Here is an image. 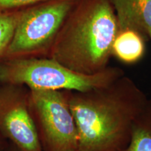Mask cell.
<instances>
[{"instance_id": "obj_3", "label": "cell", "mask_w": 151, "mask_h": 151, "mask_svg": "<svg viewBox=\"0 0 151 151\" xmlns=\"http://www.w3.org/2000/svg\"><path fill=\"white\" fill-rule=\"evenodd\" d=\"M124 74L120 68L109 66L95 74H82L49 58H0V84L29 90L86 92L107 86Z\"/></svg>"}, {"instance_id": "obj_1", "label": "cell", "mask_w": 151, "mask_h": 151, "mask_svg": "<svg viewBox=\"0 0 151 151\" xmlns=\"http://www.w3.org/2000/svg\"><path fill=\"white\" fill-rule=\"evenodd\" d=\"M78 133V151H123L148 98L124 74L86 92L66 90Z\"/></svg>"}, {"instance_id": "obj_5", "label": "cell", "mask_w": 151, "mask_h": 151, "mask_svg": "<svg viewBox=\"0 0 151 151\" xmlns=\"http://www.w3.org/2000/svg\"><path fill=\"white\" fill-rule=\"evenodd\" d=\"M28 107L42 151H78V129L66 90H29Z\"/></svg>"}, {"instance_id": "obj_2", "label": "cell", "mask_w": 151, "mask_h": 151, "mask_svg": "<svg viewBox=\"0 0 151 151\" xmlns=\"http://www.w3.org/2000/svg\"><path fill=\"white\" fill-rule=\"evenodd\" d=\"M118 31L110 0H76L48 58L82 74L101 72L109 67Z\"/></svg>"}, {"instance_id": "obj_4", "label": "cell", "mask_w": 151, "mask_h": 151, "mask_svg": "<svg viewBox=\"0 0 151 151\" xmlns=\"http://www.w3.org/2000/svg\"><path fill=\"white\" fill-rule=\"evenodd\" d=\"M76 0H48L24 8L4 59L48 58Z\"/></svg>"}, {"instance_id": "obj_11", "label": "cell", "mask_w": 151, "mask_h": 151, "mask_svg": "<svg viewBox=\"0 0 151 151\" xmlns=\"http://www.w3.org/2000/svg\"><path fill=\"white\" fill-rule=\"evenodd\" d=\"M48 0H0V12L20 10Z\"/></svg>"}, {"instance_id": "obj_10", "label": "cell", "mask_w": 151, "mask_h": 151, "mask_svg": "<svg viewBox=\"0 0 151 151\" xmlns=\"http://www.w3.org/2000/svg\"><path fill=\"white\" fill-rule=\"evenodd\" d=\"M22 9L0 12V58H2L14 37Z\"/></svg>"}, {"instance_id": "obj_6", "label": "cell", "mask_w": 151, "mask_h": 151, "mask_svg": "<svg viewBox=\"0 0 151 151\" xmlns=\"http://www.w3.org/2000/svg\"><path fill=\"white\" fill-rule=\"evenodd\" d=\"M29 91L0 84V134L22 151H42L28 107Z\"/></svg>"}, {"instance_id": "obj_14", "label": "cell", "mask_w": 151, "mask_h": 151, "mask_svg": "<svg viewBox=\"0 0 151 151\" xmlns=\"http://www.w3.org/2000/svg\"><path fill=\"white\" fill-rule=\"evenodd\" d=\"M150 39H151V32L150 34Z\"/></svg>"}, {"instance_id": "obj_7", "label": "cell", "mask_w": 151, "mask_h": 151, "mask_svg": "<svg viewBox=\"0 0 151 151\" xmlns=\"http://www.w3.org/2000/svg\"><path fill=\"white\" fill-rule=\"evenodd\" d=\"M118 29H131L146 40L151 32V0H110Z\"/></svg>"}, {"instance_id": "obj_13", "label": "cell", "mask_w": 151, "mask_h": 151, "mask_svg": "<svg viewBox=\"0 0 151 151\" xmlns=\"http://www.w3.org/2000/svg\"><path fill=\"white\" fill-rule=\"evenodd\" d=\"M4 151H22L20 148H18L16 146H15L14 144L9 142L8 146H7L6 148L5 149Z\"/></svg>"}, {"instance_id": "obj_9", "label": "cell", "mask_w": 151, "mask_h": 151, "mask_svg": "<svg viewBox=\"0 0 151 151\" xmlns=\"http://www.w3.org/2000/svg\"><path fill=\"white\" fill-rule=\"evenodd\" d=\"M123 151H151V99L136 120L131 139Z\"/></svg>"}, {"instance_id": "obj_8", "label": "cell", "mask_w": 151, "mask_h": 151, "mask_svg": "<svg viewBox=\"0 0 151 151\" xmlns=\"http://www.w3.org/2000/svg\"><path fill=\"white\" fill-rule=\"evenodd\" d=\"M147 40L131 29H118L111 47V55L126 65H133L142 59Z\"/></svg>"}, {"instance_id": "obj_12", "label": "cell", "mask_w": 151, "mask_h": 151, "mask_svg": "<svg viewBox=\"0 0 151 151\" xmlns=\"http://www.w3.org/2000/svg\"><path fill=\"white\" fill-rule=\"evenodd\" d=\"M9 144V141L0 134V151H4Z\"/></svg>"}]
</instances>
